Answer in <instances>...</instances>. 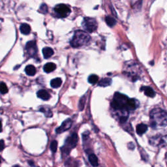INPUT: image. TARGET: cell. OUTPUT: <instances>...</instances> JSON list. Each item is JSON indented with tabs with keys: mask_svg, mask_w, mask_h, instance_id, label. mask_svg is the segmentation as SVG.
Here are the masks:
<instances>
[{
	"mask_svg": "<svg viewBox=\"0 0 167 167\" xmlns=\"http://www.w3.org/2000/svg\"><path fill=\"white\" fill-rule=\"evenodd\" d=\"M138 101L134 99H128L127 101L126 107L127 110H134L137 108Z\"/></svg>",
	"mask_w": 167,
	"mask_h": 167,
	"instance_id": "cell-9",
	"label": "cell"
},
{
	"mask_svg": "<svg viewBox=\"0 0 167 167\" xmlns=\"http://www.w3.org/2000/svg\"><path fill=\"white\" fill-rule=\"evenodd\" d=\"M54 11L58 16L60 18H65L71 12L70 8L65 4H59L56 5L54 8Z\"/></svg>",
	"mask_w": 167,
	"mask_h": 167,
	"instance_id": "cell-6",
	"label": "cell"
},
{
	"mask_svg": "<svg viewBox=\"0 0 167 167\" xmlns=\"http://www.w3.org/2000/svg\"><path fill=\"white\" fill-rule=\"evenodd\" d=\"M148 126L144 123H141V124H138L137 127V133L138 135H142L147 131Z\"/></svg>",
	"mask_w": 167,
	"mask_h": 167,
	"instance_id": "cell-12",
	"label": "cell"
},
{
	"mask_svg": "<svg viewBox=\"0 0 167 167\" xmlns=\"http://www.w3.org/2000/svg\"><path fill=\"white\" fill-rule=\"evenodd\" d=\"M40 111L44 113L47 117H51L52 115V112H51L50 110L49 109H48V108H44V107L41 108Z\"/></svg>",
	"mask_w": 167,
	"mask_h": 167,
	"instance_id": "cell-23",
	"label": "cell"
},
{
	"mask_svg": "<svg viewBox=\"0 0 167 167\" xmlns=\"http://www.w3.org/2000/svg\"><path fill=\"white\" fill-rule=\"evenodd\" d=\"M20 30L22 34L28 35L31 32V27L27 24H22L20 27Z\"/></svg>",
	"mask_w": 167,
	"mask_h": 167,
	"instance_id": "cell-15",
	"label": "cell"
},
{
	"mask_svg": "<svg viewBox=\"0 0 167 167\" xmlns=\"http://www.w3.org/2000/svg\"><path fill=\"white\" fill-rule=\"evenodd\" d=\"M72 124H73V121L71 119L65 120L62 123V124L61 125V126L59 127L58 129H56V133H58V134H60V133L66 131L70 129L72 126Z\"/></svg>",
	"mask_w": 167,
	"mask_h": 167,
	"instance_id": "cell-8",
	"label": "cell"
},
{
	"mask_svg": "<svg viewBox=\"0 0 167 167\" xmlns=\"http://www.w3.org/2000/svg\"><path fill=\"white\" fill-rule=\"evenodd\" d=\"M25 73H26L28 76H34L36 74V69L33 65H27L25 69Z\"/></svg>",
	"mask_w": 167,
	"mask_h": 167,
	"instance_id": "cell-16",
	"label": "cell"
},
{
	"mask_svg": "<svg viewBox=\"0 0 167 167\" xmlns=\"http://www.w3.org/2000/svg\"><path fill=\"white\" fill-rule=\"evenodd\" d=\"M77 142H78V136H77L76 133H73L66 140L65 145L63 146L62 148V152L67 155L72 149L74 148L76 146Z\"/></svg>",
	"mask_w": 167,
	"mask_h": 167,
	"instance_id": "cell-4",
	"label": "cell"
},
{
	"mask_svg": "<svg viewBox=\"0 0 167 167\" xmlns=\"http://www.w3.org/2000/svg\"><path fill=\"white\" fill-rule=\"evenodd\" d=\"M105 21H106L107 24L108 25H109L110 27H113L114 25L116 23V21H115L114 19H113L111 16H107L106 19H105Z\"/></svg>",
	"mask_w": 167,
	"mask_h": 167,
	"instance_id": "cell-20",
	"label": "cell"
},
{
	"mask_svg": "<svg viewBox=\"0 0 167 167\" xmlns=\"http://www.w3.org/2000/svg\"><path fill=\"white\" fill-rule=\"evenodd\" d=\"M140 90L143 91L144 92V94L146 95V96H147L150 97H154L155 96V91H154L153 89L151 88H150V87H148V86L142 87V88L140 89Z\"/></svg>",
	"mask_w": 167,
	"mask_h": 167,
	"instance_id": "cell-11",
	"label": "cell"
},
{
	"mask_svg": "<svg viewBox=\"0 0 167 167\" xmlns=\"http://www.w3.org/2000/svg\"><path fill=\"white\" fill-rule=\"evenodd\" d=\"M57 146H58V142L56 140H53L52 142L50 144V148L51 151H52V152L55 153L56 150H57Z\"/></svg>",
	"mask_w": 167,
	"mask_h": 167,
	"instance_id": "cell-24",
	"label": "cell"
},
{
	"mask_svg": "<svg viewBox=\"0 0 167 167\" xmlns=\"http://www.w3.org/2000/svg\"><path fill=\"white\" fill-rule=\"evenodd\" d=\"M2 131V124H1V122L0 121V132Z\"/></svg>",
	"mask_w": 167,
	"mask_h": 167,
	"instance_id": "cell-27",
	"label": "cell"
},
{
	"mask_svg": "<svg viewBox=\"0 0 167 167\" xmlns=\"http://www.w3.org/2000/svg\"><path fill=\"white\" fill-rule=\"evenodd\" d=\"M0 162H1V161H0Z\"/></svg>",
	"mask_w": 167,
	"mask_h": 167,
	"instance_id": "cell-28",
	"label": "cell"
},
{
	"mask_svg": "<svg viewBox=\"0 0 167 167\" xmlns=\"http://www.w3.org/2000/svg\"><path fill=\"white\" fill-rule=\"evenodd\" d=\"M25 49H26L27 54L30 57H33L36 55L37 52V48L36 45V43L34 41H31L27 43L26 46H25Z\"/></svg>",
	"mask_w": 167,
	"mask_h": 167,
	"instance_id": "cell-7",
	"label": "cell"
},
{
	"mask_svg": "<svg viewBox=\"0 0 167 167\" xmlns=\"http://www.w3.org/2000/svg\"><path fill=\"white\" fill-rule=\"evenodd\" d=\"M91 41V37L88 33L84 31L78 30L75 32L70 42L71 47L78 48L88 45Z\"/></svg>",
	"mask_w": 167,
	"mask_h": 167,
	"instance_id": "cell-2",
	"label": "cell"
},
{
	"mask_svg": "<svg viewBox=\"0 0 167 167\" xmlns=\"http://www.w3.org/2000/svg\"><path fill=\"white\" fill-rule=\"evenodd\" d=\"M40 11L42 12L43 14L47 13V11H48V7L47 6V5L43 4L40 7Z\"/></svg>",
	"mask_w": 167,
	"mask_h": 167,
	"instance_id": "cell-25",
	"label": "cell"
},
{
	"mask_svg": "<svg viewBox=\"0 0 167 167\" xmlns=\"http://www.w3.org/2000/svg\"><path fill=\"white\" fill-rule=\"evenodd\" d=\"M89 161L90 162V163L92 166H97L99 164L98 163V159H97V156L95 154H91L89 156Z\"/></svg>",
	"mask_w": 167,
	"mask_h": 167,
	"instance_id": "cell-19",
	"label": "cell"
},
{
	"mask_svg": "<svg viewBox=\"0 0 167 167\" xmlns=\"http://www.w3.org/2000/svg\"><path fill=\"white\" fill-rule=\"evenodd\" d=\"M8 92V88H7V85L4 82H1L0 83V93L1 94H5Z\"/></svg>",
	"mask_w": 167,
	"mask_h": 167,
	"instance_id": "cell-22",
	"label": "cell"
},
{
	"mask_svg": "<svg viewBox=\"0 0 167 167\" xmlns=\"http://www.w3.org/2000/svg\"><path fill=\"white\" fill-rule=\"evenodd\" d=\"M56 69V64L54 63H48L47 64H45L44 67H43V69H44L45 73H51V72L54 71Z\"/></svg>",
	"mask_w": 167,
	"mask_h": 167,
	"instance_id": "cell-13",
	"label": "cell"
},
{
	"mask_svg": "<svg viewBox=\"0 0 167 167\" xmlns=\"http://www.w3.org/2000/svg\"><path fill=\"white\" fill-rule=\"evenodd\" d=\"M82 27L89 33H92L96 31L98 27L97 20L93 18H85L82 22Z\"/></svg>",
	"mask_w": 167,
	"mask_h": 167,
	"instance_id": "cell-5",
	"label": "cell"
},
{
	"mask_svg": "<svg viewBox=\"0 0 167 167\" xmlns=\"http://www.w3.org/2000/svg\"><path fill=\"white\" fill-rule=\"evenodd\" d=\"M61 84H62V80L60 78H56L53 79L50 82V86L52 87L53 88H58L60 87Z\"/></svg>",
	"mask_w": 167,
	"mask_h": 167,
	"instance_id": "cell-17",
	"label": "cell"
},
{
	"mask_svg": "<svg viewBox=\"0 0 167 167\" xmlns=\"http://www.w3.org/2000/svg\"><path fill=\"white\" fill-rule=\"evenodd\" d=\"M43 56L45 59H48L50 58L51 56H52L54 54V50L52 48L50 47H45L43 49Z\"/></svg>",
	"mask_w": 167,
	"mask_h": 167,
	"instance_id": "cell-14",
	"label": "cell"
},
{
	"mask_svg": "<svg viewBox=\"0 0 167 167\" xmlns=\"http://www.w3.org/2000/svg\"><path fill=\"white\" fill-rule=\"evenodd\" d=\"M98 80H99L98 76L96 75V74H91V75L89 76L88 78V82L91 84H96L97 82H98Z\"/></svg>",
	"mask_w": 167,
	"mask_h": 167,
	"instance_id": "cell-21",
	"label": "cell"
},
{
	"mask_svg": "<svg viewBox=\"0 0 167 167\" xmlns=\"http://www.w3.org/2000/svg\"><path fill=\"white\" fill-rule=\"evenodd\" d=\"M5 148V142L4 140H0V151H1Z\"/></svg>",
	"mask_w": 167,
	"mask_h": 167,
	"instance_id": "cell-26",
	"label": "cell"
},
{
	"mask_svg": "<svg viewBox=\"0 0 167 167\" xmlns=\"http://www.w3.org/2000/svg\"><path fill=\"white\" fill-rule=\"evenodd\" d=\"M128 97L125 95L117 92L114 94V99L111 102V107L114 110L121 111V110H127L126 107Z\"/></svg>",
	"mask_w": 167,
	"mask_h": 167,
	"instance_id": "cell-3",
	"label": "cell"
},
{
	"mask_svg": "<svg viewBox=\"0 0 167 167\" xmlns=\"http://www.w3.org/2000/svg\"><path fill=\"white\" fill-rule=\"evenodd\" d=\"M37 97L38 98L44 100V101H48L50 98V95L47 91L45 89H41L37 92Z\"/></svg>",
	"mask_w": 167,
	"mask_h": 167,
	"instance_id": "cell-10",
	"label": "cell"
},
{
	"mask_svg": "<svg viewBox=\"0 0 167 167\" xmlns=\"http://www.w3.org/2000/svg\"><path fill=\"white\" fill-rule=\"evenodd\" d=\"M112 84V80L109 78H105L101 80L99 82V86L101 87H107Z\"/></svg>",
	"mask_w": 167,
	"mask_h": 167,
	"instance_id": "cell-18",
	"label": "cell"
},
{
	"mask_svg": "<svg viewBox=\"0 0 167 167\" xmlns=\"http://www.w3.org/2000/svg\"><path fill=\"white\" fill-rule=\"evenodd\" d=\"M151 126L165 127L166 125V113L161 109H153L150 113Z\"/></svg>",
	"mask_w": 167,
	"mask_h": 167,
	"instance_id": "cell-1",
	"label": "cell"
}]
</instances>
